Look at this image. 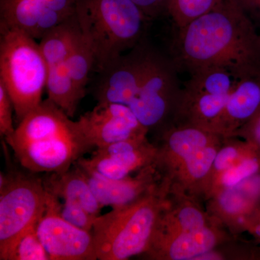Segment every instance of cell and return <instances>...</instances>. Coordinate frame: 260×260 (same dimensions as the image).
Segmentation results:
<instances>
[{"instance_id": "6da1fadb", "label": "cell", "mask_w": 260, "mask_h": 260, "mask_svg": "<svg viewBox=\"0 0 260 260\" xmlns=\"http://www.w3.org/2000/svg\"><path fill=\"white\" fill-rule=\"evenodd\" d=\"M174 49L177 68L189 73L210 67L243 75L260 70V37L234 0H225L178 30Z\"/></svg>"}, {"instance_id": "7a4b0ae2", "label": "cell", "mask_w": 260, "mask_h": 260, "mask_svg": "<svg viewBox=\"0 0 260 260\" xmlns=\"http://www.w3.org/2000/svg\"><path fill=\"white\" fill-rule=\"evenodd\" d=\"M71 119L47 99L18 123L5 140L28 172H65L89 150Z\"/></svg>"}, {"instance_id": "3957f363", "label": "cell", "mask_w": 260, "mask_h": 260, "mask_svg": "<svg viewBox=\"0 0 260 260\" xmlns=\"http://www.w3.org/2000/svg\"><path fill=\"white\" fill-rule=\"evenodd\" d=\"M75 15L97 71L143 42L150 21L132 0H75Z\"/></svg>"}, {"instance_id": "277c9868", "label": "cell", "mask_w": 260, "mask_h": 260, "mask_svg": "<svg viewBox=\"0 0 260 260\" xmlns=\"http://www.w3.org/2000/svg\"><path fill=\"white\" fill-rule=\"evenodd\" d=\"M155 194L153 189L97 217L93 229L97 259H127L148 250L160 218L161 204Z\"/></svg>"}, {"instance_id": "5b68a950", "label": "cell", "mask_w": 260, "mask_h": 260, "mask_svg": "<svg viewBox=\"0 0 260 260\" xmlns=\"http://www.w3.org/2000/svg\"><path fill=\"white\" fill-rule=\"evenodd\" d=\"M37 40L18 29L0 28V82L18 123L43 102L47 67Z\"/></svg>"}, {"instance_id": "8992f818", "label": "cell", "mask_w": 260, "mask_h": 260, "mask_svg": "<svg viewBox=\"0 0 260 260\" xmlns=\"http://www.w3.org/2000/svg\"><path fill=\"white\" fill-rule=\"evenodd\" d=\"M20 173L0 175V259L9 260L20 237L45 212L42 177Z\"/></svg>"}, {"instance_id": "52a82bcc", "label": "cell", "mask_w": 260, "mask_h": 260, "mask_svg": "<svg viewBox=\"0 0 260 260\" xmlns=\"http://www.w3.org/2000/svg\"><path fill=\"white\" fill-rule=\"evenodd\" d=\"M190 75L181 90L177 106L189 124L214 129L234 87L245 75L224 67H210L194 70Z\"/></svg>"}, {"instance_id": "ba28073f", "label": "cell", "mask_w": 260, "mask_h": 260, "mask_svg": "<svg viewBox=\"0 0 260 260\" xmlns=\"http://www.w3.org/2000/svg\"><path fill=\"white\" fill-rule=\"evenodd\" d=\"M177 69L173 59L152 51L136 95L128 106L148 129L161 124L171 108L177 107L181 92Z\"/></svg>"}, {"instance_id": "9c48e42d", "label": "cell", "mask_w": 260, "mask_h": 260, "mask_svg": "<svg viewBox=\"0 0 260 260\" xmlns=\"http://www.w3.org/2000/svg\"><path fill=\"white\" fill-rule=\"evenodd\" d=\"M59 199L47 191L46 210L37 225L38 236L51 260H96L93 232L74 226L57 212Z\"/></svg>"}, {"instance_id": "30bf717a", "label": "cell", "mask_w": 260, "mask_h": 260, "mask_svg": "<svg viewBox=\"0 0 260 260\" xmlns=\"http://www.w3.org/2000/svg\"><path fill=\"white\" fill-rule=\"evenodd\" d=\"M153 50L143 40L99 71L94 89L98 103L129 106L143 80Z\"/></svg>"}, {"instance_id": "8fae6325", "label": "cell", "mask_w": 260, "mask_h": 260, "mask_svg": "<svg viewBox=\"0 0 260 260\" xmlns=\"http://www.w3.org/2000/svg\"><path fill=\"white\" fill-rule=\"evenodd\" d=\"M75 123L89 150L145 135L148 131L128 106L113 103H98Z\"/></svg>"}, {"instance_id": "7c38bea8", "label": "cell", "mask_w": 260, "mask_h": 260, "mask_svg": "<svg viewBox=\"0 0 260 260\" xmlns=\"http://www.w3.org/2000/svg\"><path fill=\"white\" fill-rule=\"evenodd\" d=\"M75 0H0V28H15L40 40L75 15Z\"/></svg>"}, {"instance_id": "4fadbf2b", "label": "cell", "mask_w": 260, "mask_h": 260, "mask_svg": "<svg viewBox=\"0 0 260 260\" xmlns=\"http://www.w3.org/2000/svg\"><path fill=\"white\" fill-rule=\"evenodd\" d=\"M145 135L95 149L90 158L81 157L75 164L105 179L117 180L129 177L130 173L147 165L155 157V150L145 143Z\"/></svg>"}, {"instance_id": "5bb4252c", "label": "cell", "mask_w": 260, "mask_h": 260, "mask_svg": "<svg viewBox=\"0 0 260 260\" xmlns=\"http://www.w3.org/2000/svg\"><path fill=\"white\" fill-rule=\"evenodd\" d=\"M83 171L94 194L103 207L114 208L131 204L153 190L154 170L151 167L143 168L137 177H127L117 180L105 179Z\"/></svg>"}, {"instance_id": "9a60e30c", "label": "cell", "mask_w": 260, "mask_h": 260, "mask_svg": "<svg viewBox=\"0 0 260 260\" xmlns=\"http://www.w3.org/2000/svg\"><path fill=\"white\" fill-rule=\"evenodd\" d=\"M42 179L47 191L59 199L79 205L94 216L100 215L103 206L78 164L65 172L46 174Z\"/></svg>"}, {"instance_id": "2e32d148", "label": "cell", "mask_w": 260, "mask_h": 260, "mask_svg": "<svg viewBox=\"0 0 260 260\" xmlns=\"http://www.w3.org/2000/svg\"><path fill=\"white\" fill-rule=\"evenodd\" d=\"M260 111V70L239 79L214 129L229 130L251 121Z\"/></svg>"}, {"instance_id": "e0dca14e", "label": "cell", "mask_w": 260, "mask_h": 260, "mask_svg": "<svg viewBox=\"0 0 260 260\" xmlns=\"http://www.w3.org/2000/svg\"><path fill=\"white\" fill-rule=\"evenodd\" d=\"M216 242L215 234L208 228L191 232H179L177 235L152 240L148 251L157 255L167 253L170 259H196L208 252Z\"/></svg>"}, {"instance_id": "ac0fdd59", "label": "cell", "mask_w": 260, "mask_h": 260, "mask_svg": "<svg viewBox=\"0 0 260 260\" xmlns=\"http://www.w3.org/2000/svg\"><path fill=\"white\" fill-rule=\"evenodd\" d=\"M66 66L75 88L83 99L90 73L95 69V57L81 32L70 50Z\"/></svg>"}, {"instance_id": "d6986e66", "label": "cell", "mask_w": 260, "mask_h": 260, "mask_svg": "<svg viewBox=\"0 0 260 260\" xmlns=\"http://www.w3.org/2000/svg\"><path fill=\"white\" fill-rule=\"evenodd\" d=\"M208 129L189 124L169 134L168 145L174 155L185 159L209 144Z\"/></svg>"}, {"instance_id": "ffe728a7", "label": "cell", "mask_w": 260, "mask_h": 260, "mask_svg": "<svg viewBox=\"0 0 260 260\" xmlns=\"http://www.w3.org/2000/svg\"><path fill=\"white\" fill-rule=\"evenodd\" d=\"M225 0H169L167 14L178 30L209 13Z\"/></svg>"}, {"instance_id": "44dd1931", "label": "cell", "mask_w": 260, "mask_h": 260, "mask_svg": "<svg viewBox=\"0 0 260 260\" xmlns=\"http://www.w3.org/2000/svg\"><path fill=\"white\" fill-rule=\"evenodd\" d=\"M37 225H32L20 237L9 260H51L38 236Z\"/></svg>"}, {"instance_id": "7402d4cb", "label": "cell", "mask_w": 260, "mask_h": 260, "mask_svg": "<svg viewBox=\"0 0 260 260\" xmlns=\"http://www.w3.org/2000/svg\"><path fill=\"white\" fill-rule=\"evenodd\" d=\"M57 212L67 222L87 232H93L96 216L91 215L79 205L64 202L57 205Z\"/></svg>"}, {"instance_id": "603a6c76", "label": "cell", "mask_w": 260, "mask_h": 260, "mask_svg": "<svg viewBox=\"0 0 260 260\" xmlns=\"http://www.w3.org/2000/svg\"><path fill=\"white\" fill-rule=\"evenodd\" d=\"M259 162L255 158H246L238 165H233L224 171L221 182L226 188H232L252 177L259 170Z\"/></svg>"}, {"instance_id": "cb8c5ba5", "label": "cell", "mask_w": 260, "mask_h": 260, "mask_svg": "<svg viewBox=\"0 0 260 260\" xmlns=\"http://www.w3.org/2000/svg\"><path fill=\"white\" fill-rule=\"evenodd\" d=\"M216 155V150L208 145L184 159L186 169L189 175L194 179H200L206 175L213 165Z\"/></svg>"}, {"instance_id": "d4e9b609", "label": "cell", "mask_w": 260, "mask_h": 260, "mask_svg": "<svg viewBox=\"0 0 260 260\" xmlns=\"http://www.w3.org/2000/svg\"><path fill=\"white\" fill-rule=\"evenodd\" d=\"M13 102L3 83L0 82V135L7 138L14 133Z\"/></svg>"}, {"instance_id": "484cf974", "label": "cell", "mask_w": 260, "mask_h": 260, "mask_svg": "<svg viewBox=\"0 0 260 260\" xmlns=\"http://www.w3.org/2000/svg\"><path fill=\"white\" fill-rule=\"evenodd\" d=\"M219 203L224 211L229 214L241 213L245 208V195L237 187L227 188L220 194Z\"/></svg>"}, {"instance_id": "4316f807", "label": "cell", "mask_w": 260, "mask_h": 260, "mask_svg": "<svg viewBox=\"0 0 260 260\" xmlns=\"http://www.w3.org/2000/svg\"><path fill=\"white\" fill-rule=\"evenodd\" d=\"M177 223L180 232L198 231L205 227V221L203 214L196 208L186 207L178 214Z\"/></svg>"}, {"instance_id": "83f0119b", "label": "cell", "mask_w": 260, "mask_h": 260, "mask_svg": "<svg viewBox=\"0 0 260 260\" xmlns=\"http://www.w3.org/2000/svg\"><path fill=\"white\" fill-rule=\"evenodd\" d=\"M149 20L167 13L169 0H132Z\"/></svg>"}, {"instance_id": "f1b7e54d", "label": "cell", "mask_w": 260, "mask_h": 260, "mask_svg": "<svg viewBox=\"0 0 260 260\" xmlns=\"http://www.w3.org/2000/svg\"><path fill=\"white\" fill-rule=\"evenodd\" d=\"M256 28H260V0H234Z\"/></svg>"}, {"instance_id": "f546056e", "label": "cell", "mask_w": 260, "mask_h": 260, "mask_svg": "<svg viewBox=\"0 0 260 260\" xmlns=\"http://www.w3.org/2000/svg\"><path fill=\"white\" fill-rule=\"evenodd\" d=\"M238 154L239 153L237 149L234 147H227L222 149L218 153H217L214 160L215 169L222 172L226 170L233 166V164L238 158Z\"/></svg>"}, {"instance_id": "4dcf8cb0", "label": "cell", "mask_w": 260, "mask_h": 260, "mask_svg": "<svg viewBox=\"0 0 260 260\" xmlns=\"http://www.w3.org/2000/svg\"><path fill=\"white\" fill-rule=\"evenodd\" d=\"M250 131L256 142L260 145V111L251 120Z\"/></svg>"}, {"instance_id": "1f68e13d", "label": "cell", "mask_w": 260, "mask_h": 260, "mask_svg": "<svg viewBox=\"0 0 260 260\" xmlns=\"http://www.w3.org/2000/svg\"><path fill=\"white\" fill-rule=\"evenodd\" d=\"M256 234H257L259 237H260V225L256 226L255 229Z\"/></svg>"}]
</instances>
